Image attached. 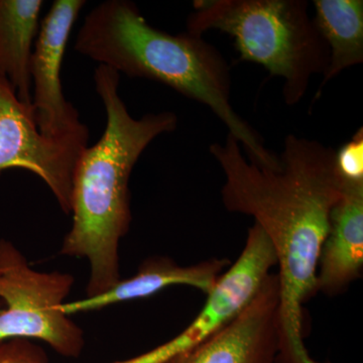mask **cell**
Returning a JSON list of instances; mask_svg holds the SVG:
<instances>
[{"label": "cell", "mask_w": 363, "mask_h": 363, "mask_svg": "<svg viewBox=\"0 0 363 363\" xmlns=\"http://www.w3.org/2000/svg\"><path fill=\"white\" fill-rule=\"evenodd\" d=\"M209 150L225 175L224 206L253 217L276 253L281 362L319 363L305 346L303 306L318 292L320 252L332 209L343 195L335 150L289 135L277 169L247 161L229 133L225 143H212Z\"/></svg>", "instance_id": "cell-1"}, {"label": "cell", "mask_w": 363, "mask_h": 363, "mask_svg": "<svg viewBox=\"0 0 363 363\" xmlns=\"http://www.w3.org/2000/svg\"><path fill=\"white\" fill-rule=\"evenodd\" d=\"M121 74L99 65L95 88L106 112L101 138L79 156L72 184V226L61 253L87 260L86 297L108 291L121 279L119 245L131 223L130 178L136 162L157 136L176 130L173 112L130 116L119 96Z\"/></svg>", "instance_id": "cell-2"}, {"label": "cell", "mask_w": 363, "mask_h": 363, "mask_svg": "<svg viewBox=\"0 0 363 363\" xmlns=\"http://www.w3.org/2000/svg\"><path fill=\"white\" fill-rule=\"evenodd\" d=\"M74 49L117 73L157 81L206 105L247 150L250 161L279 168V157L234 111L230 69L202 37L169 35L150 26L133 2L107 0L85 16Z\"/></svg>", "instance_id": "cell-3"}, {"label": "cell", "mask_w": 363, "mask_h": 363, "mask_svg": "<svg viewBox=\"0 0 363 363\" xmlns=\"http://www.w3.org/2000/svg\"><path fill=\"white\" fill-rule=\"evenodd\" d=\"M305 0H198L187 33L202 37L210 30L235 40L241 61L264 66L283 79L286 104L302 100L316 74H324L329 48Z\"/></svg>", "instance_id": "cell-4"}, {"label": "cell", "mask_w": 363, "mask_h": 363, "mask_svg": "<svg viewBox=\"0 0 363 363\" xmlns=\"http://www.w3.org/2000/svg\"><path fill=\"white\" fill-rule=\"evenodd\" d=\"M74 283L67 272L35 271L11 241L0 240V342L38 340L62 357H78L84 332L61 309Z\"/></svg>", "instance_id": "cell-5"}, {"label": "cell", "mask_w": 363, "mask_h": 363, "mask_svg": "<svg viewBox=\"0 0 363 363\" xmlns=\"http://www.w3.org/2000/svg\"><path fill=\"white\" fill-rule=\"evenodd\" d=\"M277 266L271 241L257 224L230 269L217 279L198 316L181 334L145 354L112 363H168L211 338L250 305Z\"/></svg>", "instance_id": "cell-6"}, {"label": "cell", "mask_w": 363, "mask_h": 363, "mask_svg": "<svg viewBox=\"0 0 363 363\" xmlns=\"http://www.w3.org/2000/svg\"><path fill=\"white\" fill-rule=\"evenodd\" d=\"M88 138L89 135L67 138L43 135L33 106L23 104L0 77V175L11 169L32 172L45 182L61 209L71 214L74 169Z\"/></svg>", "instance_id": "cell-7"}, {"label": "cell", "mask_w": 363, "mask_h": 363, "mask_svg": "<svg viewBox=\"0 0 363 363\" xmlns=\"http://www.w3.org/2000/svg\"><path fill=\"white\" fill-rule=\"evenodd\" d=\"M84 0H56L40 26L30 59L33 109L43 135L67 138L89 135L75 107L67 101L61 82L62 63L72 28Z\"/></svg>", "instance_id": "cell-8"}, {"label": "cell", "mask_w": 363, "mask_h": 363, "mask_svg": "<svg viewBox=\"0 0 363 363\" xmlns=\"http://www.w3.org/2000/svg\"><path fill=\"white\" fill-rule=\"evenodd\" d=\"M279 307L278 274H271L235 319L172 363H281Z\"/></svg>", "instance_id": "cell-9"}, {"label": "cell", "mask_w": 363, "mask_h": 363, "mask_svg": "<svg viewBox=\"0 0 363 363\" xmlns=\"http://www.w3.org/2000/svg\"><path fill=\"white\" fill-rule=\"evenodd\" d=\"M227 264L225 259H210L194 266L182 267L169 257H150L131 278L121 279L99 295L64 303L61 309L67 316L97 311L128 301L152 297L173 286H193L208 295Z\"/></svg>", "instance_id": "cell-10"}, {"label": "cell", "mask_w": 363, "mask_h": 363, "mask_svg": "<svg viewBox=\"0 0 363 363\" xmlns=\"http://www.w3.org/2000/svg\"><path fill=\"white\" fill-rule=\"evenodd\" d=\"M363 267V185H344L332 209L330 227L320 252L317 291L342 293L360 278Z\"/></svg>", "instance_id": "cell-11"}, {"label": "cell", "mask_w": 363, "mask_h": 363, "mask_svg": "<svg viewBox=\"0 0 363 363\" xmlns=\"http://www.w3.org/2000/svg\"><path fill=\"white\" fill-rule=\"evenodd\" d=\"M43 6L42 0H0V77L30 106V59Z\"/></svg>", "instance_id": "cell-12"}, {"label": "cell", "mask_w": 363, "mask_h": 363, "mask_svg": "<svg viewBox=\"0 0 363 363\" xmlns=\"http://www.w3.org/2000/svg\"><path fill=\"white\" fill-rule=\"evenodd\" d=\"M314 23L329 48L321 88L350 67L363 62L362 0H315Z\"/></svg>", "instance_id": "cell-13"}, {"label": "cell", "mask_w": 363, "mask_h": 363, "mask_svg": "<svg viewBox=\"0 0 363 363\" xmlns=\"http://www.w3.org/2000/svg\"><path fill=\"white\" fill-rule=\"evenodd\" d=\"M335 167L344 185H363V128L338 150H335Z\"/></svg>", "instance_id": "cell-14"}, {"label": "cell", "mask_w": 363, "mask_h": 363, "mask_svg": "<svg viewBox=\"0 0 363 363\" xmlns=\"http://www.w3.org/2000/svg\"><path fill=\"white\" fill-rule=\"evenodd\" d=\"M0 363H50L45 350L28 339L0 342Z\"/></svg>", "instance_id": "cell-15"}, {"label": "cell", "mask_w": 363, "mask_h": 363, "mask_svg": "<svg viewBox=\"0 0 363 363\" xmlns=\"http://www.w3.org/2000/svg\"><path fill=\"white\" fill-rule=\"evenodd\" d=\"M2 307H4V305H2V303H1V302H0V310H1V309H2Z\"/></svg>", "instance_id": "cell-16"}]
</instances>
